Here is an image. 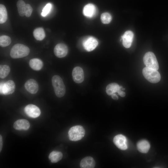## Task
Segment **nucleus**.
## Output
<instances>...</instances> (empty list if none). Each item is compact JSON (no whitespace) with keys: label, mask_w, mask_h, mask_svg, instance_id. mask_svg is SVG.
<instances>
[{"label":"nucleus","mask_w":168,"mask_h":168,"mask_svg":"<svg viewBox=\"0 0 168 168\" xmlns=\"http://www.w3.org/2000/svg\"><path fill=\"white\" fill-rule=\"evenodd\" d=\"M29 48L24 44H15L11 49L10 55L13 58H18L27 56L29 54Z\"/></svg>","instance_id":"nucleus-1"},{"label":"nucleus","mask_w":168,"mask_h":168,"mask_svg":"<svg viewBox=\"0 0 168 168\" xmlns=\"http://www.w3.org/2000/svg\"><path fill=\"white\" fill-rule=\"evenodd\" d=\"M52 82L56 96L59 98L63 97L66 92V88L62 78L58 75H54Z\"/></svg>","instance_id":"nucleus-2"},{"label":"nucleus","mask_w":168,"mask_h":168,"mask_svg":"<svg viewBox=\"0 0 168 168\" xmlns=\"http://www.w3.org/2000/svg\"><path fill=\"white\" fill-rule=\"evenodd\" d=\"M142 74L144 77L149 82L152 83H156L161 80L160 73L156 70L147 67L144 68Z\"/></svg>","instance_id":"nucleus-3"},{"label":"nucleus","mask_w":168,"mask_h":168,"mask_svg":"<svg viewBox=\"0 0 168 168\" xmlns=\"http://www.w3.org/2000/svg\"><path fill=\"white\" fill-rule=\"evenodd\" d=\"M69 139L77 141L81 139L85 134V130L81 125H76L71 127L68 132Z\"/></svg>","instance_id":"nucleus-4"},{"label":"nucleus","mask_w":168,"mask_h":168,"mask_svg":"<svg viewBox=\"0 0 168 168\" xmlns=\"http://www.w3.org/2000/svg\"><path fill=\"white\" fill-rule=\"evenodd\" d=\"M143 61L146 67L157 70L159 68L158 63L154 54L151 52L146 53L143 57Z\"/></svg>","instance_id":"nucleus-5"},{"label":"nucleus","mask_w":168,"mask_h":168,"mask_svg":"<svg viewBox=\"0 0 168 168\" xmlns=\"http://www.w3.org/2000/svg\"><path fill=\"white\" fill-rule=\"evenodd\" d=\"M0 94L5 95H9L13 93L15 90V84L12 80L0 83Z\"/></svg>","instance_id":"nucleus-6"},{"label":"nucleus","mask_w":168,"mask_h":168,"mask_svg":"<svg viewBox=\"0 0 168 168\" xmlns=\"http://www.w3.org/2000/svg\"><path fill=\"white\" fill-rule=\"evenodd\" d=\"M98 44L97 40L92 36L89 37L83 41V45L84 49L87 51H91L94 49Z\"/></svg>","instance_id":"nucleus-7"},{"label":"nucleus","mask_w":168,"mask_h":168,"mask_svg":"<svg viewBox=\"0 0 168 168\" xmlns=\"http://www.w3.org/2000/svg\"><path fill=\"white\" fill-rule=\"evenodd\" d=\"M113 142L119 149L125 150L127 149V140L125 136L122 134H118L114 137Z\"/></svg>","instance_id":"nucleus-8"},{"label":"nucleus","mask_w":168,"mask_h":168,"mask_svg":"<svg viewBox=\"0 0 168 168\" xmlns=\"http://www.w3.org/2000/svg\"><path fill=\"white\" fill-rule=\"evenodd\" d=\"M24 111L26 114L29 117L32 118H36L40 114V110L36 106L29 104L25 108Z\"/></svg>","instance_id":"nucleus-9"},{"label":"nucleus","mask_w":168,"mask_h":168,"mask_svg":"<svg viewBox=\"0 0 168 168\" xmlns=\"http://www.w3.org/2000/svg\"><path fill=\"white\" fill-rule=\"evenodd\" d=\"M68 52L67 46L63 43L57 44L54 49L55 55L59 58H63L66 56Z\"/></svg>","instance_id":"nucleus-10"},{"label":"nucleus","mask_w":168,"mask_h":168,"mask_svg":"<svg viewBox=\"0 0 168 168\" xmlns=\"http://www.w3.org/2000/svg\"><path fill=\"white\" fill-rule=\"evenodd\" d=\"M72 75L73 81L76 83H81L84 80L83 71L80 67H76L73 69Z\"/></svg>","instance_id":"nucleus-11"},{"label":"nucleus","mask_w":168,"mask_h":168,"mask_svg":"<svg viewBox=\"0 0 168 168\" xmlns=\"http://www.w3.org/2000/svg\"><path fill=\"white\" fill-rule=\"evenodd\" d=\"M26 90L32 94L36 93L39 90V85L34 79H30L27 80L24 85Z\"/></svg>","instance_id":"nucleus-12"},{"label":"nucleus","mask_w":168,"mask_h":168,"mask_svg":"<svg viewBox=\"0 0 168 168\" xmlns=\"http://www.w3.org/2000/svg\"><path fill=\"white\" fill-rule=\"evenodd\" d=\"M134 35L130 30L126 31L122 36L123 44L126 48H129L131 46L133 41Z\"/></svg>","instance_id":"nucleus-13"},{"label":"nucleus","mask_w":168,"mask_h":168,"mask_svg":"<svg viewBox=\"0 0 168 168\" xmlns=\"http://www.w3.org/2000/svg\"><path fill=\"white\" fill-rule=\"evenodd\" d=\"M83 12V15L89 18H91L96 14V9L94 4L89 3L84 6Z\"/></svg>","instance_id":"nucleus-14"},{"label":"nucleus","mask_w":168,"mask_h":168,"mask_svg":"<svg viewBox=\"0 0 168 168\" xmlns=\"http://www.w3.org/2000/svg\"><path fill=\"white\" fill-rule=\"evenodd\" d=\"M30 126L29 122L25 119H20L16 121L13 124L14 128L17 130H28Z\"/></svg>","instance_id":"nucleus-15"},{"label":"nucleus","mask_w":168,"mask_h":168,"mask_svg":"<svg viewBox=\"0 0 168 168\" xmlns=\"http://www.w3.org/2000/svg\"><path fill=\"white\" fill-rule=\"evenodd\" d=\"M95 161L91 156L84 157L81 161L80 166L82 168H93L95 166Z\"/></svg>","instance_id":"nucleus-16"},{"label":"nucleus","mask_w":168,"mask_h":168,"mask_svg":"<svg viewBox=\"0 0 168 168\" xmlns=\"http://www.w3.org/2000/svg\"><path fill=\"white\" fill-rule=\"evenodd\" d=\"M150 144L147 140H142L139 141L137 144L138 150L141 153H147L150 148Z\"/></svg>","instance_id":"nucleus-17"},{"label":"nucleus","mask_w":168,"mask_h":168,"mask_svg":"<svg viewBox=\"0 0 168 168\" xmlns=\"http://www.w3.org/2000/svg\"><path fill=\"white\" fill-rule=\"evenodd\" d=\"M30 67L33 70L39 71L41 70L43 66V63L40 59L34 58L31 59L29 62Z\"/></svg>","instance_id":"nucleus-18"},{"label":"nucleus","mask_w":168,"mask_h":168,"mask_svg":"<svg viewBox=\"0 0 168 168\" xmlns=\"http://www.w3.org/2000/svg\"><path fill=\"white\" fill-rule=\"evenodd\" d=\"M122 88L117 83H112L109 84L106 88V91L108 95H111L113 93L118 92Z\"/></svg>","instance_id":"nucleus-19"},{"label":"nucleus","mask_w":168,"mask_h":168,"mask_svg":"<svg viewBox=\"0 0 168 168\" xmlns=\"http://www.w3.org/2000/svg\"><path fill=\"white\" fill-rule=\"evenodd\" d=\"M62 153L59 151H54L51 152L49 156V158L51 162L55 163L60 160L63 157Z\"/></svg>","instance_id":"nucleus-20"},{"label":"nucleus","mask_w":168,"mask_h":168,"mask_svg":"<svg viewBox=\"0 0 168 168\" xmlns=\"http://www.w3.org/2000/svg\"><path fill=\"white\" fill-rule=\"evenodd\" d=\"M33 35L34 38L38 40H42L45 36L44 29L42 27L35 29L33 32Z\"/></svg>","instance_id":"nucleus-21"},{"label":"nucleus","mask_w":168,"mask_h":168,"mask_svg":"<svg viewBox=\"0 0 168 168\" xmlns=\"http://www.w3.org/2000/svg\"><path fill=\"white\" fill-rule=\"evenodd\" d=\"M7 18V13L5 7L2 4H0V23H5Z\"/></svg>","instance_id":"nucleus-22"},{"label":"nucleus","mask_w":168,"mask_h":168,"mask_svg":"<svg viewBox=\"0 0 168 168\" xmlns=\"http://www.w3.org/2000/svg\"><path fill=\"white\" fill-rule=\"evenodd\" d=\"M16 5L19 15L22 16H25L26 4L22 0H19L17 2Z\"/></svg>","instance_id":"nucleus-23"},{"label":"nucleus","mask_w":168,"mask_h":168,"mask_svg":"<svg viewBox=\"0 0 168 168\" xmlns=\"http://www.w3.org/2000/svg\"><path fill=\"white\" fill-rule=\"evenodd\" d=\"M10 71L9 67L7 65H0V77L3 79L6 77L9 74Z\"/></svg>","instance_id":"nucleus-24"},{"label":"nucleus","mask_w":168,"mask_h":168,"mask_svg":"<svg viewBox=\"0 0 168 168\" xmlns=\"http://www.w3.org/2000/svg\"><path fill=\"white\" fill-rule=\"evenodd\" d=\"M11 43V38L7 35H2L0 37V45L2 47L8 46Z\"/></svg>","instance_id":"nucleus-25"},{"label":"nucleus","mask_w":168,"mask_h":168,"mask_svg":"<svg viewBox=\"0 0 168 168\" xmlns=\"http://www.w3.org/2000/svg\"><path fill=\"white\" fill-rule=\"evenodd\" d=\"M102 22L105 24H107L110 23L112 20L111 15L108 12L103 13L100 17Z\"/></svg>","instance_id":"nucleus-26"},{"label":"nucleus","mask_w":168,"mask_h":168,"mask_svg":"<svg viewBox=\"0 0 168 168\" xmlns=\"http://www.w3.org/2000/svg\"><path fill=\"white\" fill-rule=\"evenodd\" d=\"M52 7V5L50 3L46 4L42 10L41 15L44 17L46 16L50 12Z\"/></svg>","instance_id":"nucleus-27"},{"label":"nucleus","mask_w":168,"mask_h":168,"mask_svg":"<svg viewBox=\"0 0 168 168\" xmlns=\"http://www.w3.org/2000/svg\"><path fill=\"white\" fill-rule=\"evenodd\" d=\"M32 11L33 9L31 6L28 4H26L25 16L27 17H30Z\"/></svg>","instance_id":"nucleus-28"},{"label":"nucleus","mask_w":168,"mask_h":168,"mask_svg":"<svg viewBox=\"0 0 168 168\" xmlns=\"http://www.w3.org/2000/svg\"><path fill=\"white\" fill-rule=\"evenodd\" d=\"M117 93L120 96L122 97H124L126 95L125 93L121 89H120Z\"/></svg>","instance_id":"nucleus-29"},{"label":"nucleus","mask_w":168,"mask_h":168,"mask_svg":"<svg viewBox=\"0 0 168 168\" xmlns=\"http://www.w3.org/2000/svg\"><path fill=\"white\" fill-rule=\"evenodd\" d=\"M111 95L112 98L114 100H118V96L115 93Z\"/></svg>","instance_id":"nucleus-30"},{"label":"nucleus","mask_w":168,"mask_h":168,"mask_svg":"<svg viewBox=\"0 0 168 168\" xmlns=\"http://www.w3.org/2000/svg\"><path fill=\"white\" fill-rule=\"evenodd\" d=\"M2 147V139L1 135H0V152H1Z\"/></svg>","instance_id":"nucleus-31"}]
</instances>
